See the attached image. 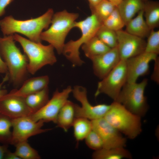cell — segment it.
I'll use <instances>...</instances> for the list:
<instances>
[{"label": "cell", "mask_w": 159, "mask_h": 159, "mask_svg": "<svg viewBox=\"0 0 159 159\" xmlns=\"http://www.w3.org/2000/svg\"><path fill=\"white\" fill-rule=\"evenodd\" d=\"M15 41L13 34L0 37V55L7 67L9 80L17 87L27 79L28 59Z\"/></svg>", "instance_id": "6da1fadb"}, {"label": "cell", "mask_w": 159, "mask_h": 159, "mask_svg": "<svg viewBox=\"0 0 159 159\" xmlns=\"http://www.w3.org/2000/svg\"><path fill=\"white\" fill-rule=\"evenodd\" d=\"M54 14L53 9L50 8L42 15L29 19L18 20L11 15L7 16L0 20V28L4 36L17 33L31 41L41 42V34L44 29L49 27Z\"/></svg>", "instance_id": "7a4b0ae2"}, {"label": "cell", "mask_w": 159, "mask_h": 159, "mask_svg": "<svg viewBox=\"0 0 159 159\" xmlns=\"http://www.w3.org/2000/svg\"><path fill=\"white\" fill-rule=\"evenodd\" d=\"M14 39L20 44L28 59L27 70L34 75L47 65H52L57 62L54 48L50 44L45 45L36 42L15 33Z\"/></svg>", "instance_id": "3957f363"}, {"label": "cell", "mask_w": 159, "mask_h": 159, "mask_svg": "<svg viewBox=\"0 0 159 159\" xmlns=\"http://www.w3.org/2000/svg\"><path fill=\"white\" fill-rule=\"evenodd\" d=\"M79 16L78 14L66 10L54 13L51 26L41 34V40L52 45L58 54H62L66 38Z\"/></svg>", "instance_id": "277c9868"}, {"label": "cell", "mask_w": 159, "mask_h": 159, "mask_svg": "<svg viewBox=\"0 0 159 159\" xmlns=\"http://www.w3.org/2000/svg\"><path fill=\"white\" fill-rule=\"evenodd\" d=\"M102 25V22L94 14H92L84 20L75 21L74 28L76 27L80 30L81 36L77 40H70L65 44L62 54L73 65L82 66L84 62L80 57V48L96 36Z\"/></svg>", "instance_id": "5b68a950"}, {"label": "cell", "mask_w": 159, "mask_h": 159, "mask_svg": "<svg viewBox=\"0 0 159 159\" xmlns=\"http://www.w3.org/2000/svg\"><path fill=\"white\" fill-rule=\"evenodd\" d=\"M110 105L103 117L128 138H136L142 132L141 117L131 112L117 102L114 101Z\"/></svg>", "instance_id": "8992f818"}, {"label": "cell", "mask_w": 159, "mask_h": 159, "mask_svg": "<svg viewBox=\"0 0 159 159\" xmlns=\"http://www.w3.org/2000/svg\"><path fill=\"white\" fill-rule=\"evenodd\" d=\"M148 80L144 79L139 83L126 82L115 101L121 104L128 110L140 117L146 114L148 109L144 95Z\"/></svg>", "instance_id": "52a82bcc"}, {"label": "cell", "mask_w": 159, "mask_h": 159, "mask_svg": "<svg viewBox=\"0 0 159 159\" xmlns=\"http://www.w3.org/2000/svg\"><path fill=\"white\" fill-rule=\"evenodd\" d=\"M127 78L125 60L121 59L109 73L98 82L95 96L104 94L115 101L127 82Z\"/></svg>", "instance_id": "ba28073f"}, {"label": "cell", "mask_w": 159, "mask_h": 159, "mask_svg": "<svg viewBox=\"0 0 159 159\" xmlns=\"http://www.w3.org/2000/svg\"><path fill=\"white\" fill-rule=\"evenodd\" d=\"M72 92L74 98L81 104H75L76 118L82 117L90 120L103 117L110 108L111 105L101 104L92 105L88 101L86 88L77 85L72 88Z\"/></svg>", "instance_id": "9c48e42d"}, {"label": "cell", "mask_w": 159, "mask_h": 159, "mask_svg": "<svg viewBox=\"0 0 159 159\" xmlns=\"http://www.w3.org/2000/svg\"><path fill=\"white\" fill-rule=\"evenodd\" d=\"M72 90L70 86L61 91L57 89L54 92L51 98L43 107L29 116L36 121L42 120L44 122H52L56 123L59 112L68 100Z\"/></svg>", "instance_id": "30bf717a"}, {"label": "cell", "mask_w": 159, "mask_h": 159, "mask_svg": "<svg viewBox=\"0 0 159 159\" xmlns=\"http://www.w3.org/2000/svg\"><path fill=\"white\" fill-rule=\"evenodd\" d=\"M12 137L10 144L27 141L28 139L34 135L50 130L51 129H42L44 122L40 120L36 121L29 116L12 119Z\"/></svg>", "instance_id": "8fae6325"}, {"label": "cell", "mask_w": 159, "mask_h": 159, "mask_svg": "<svg viewBox=\"0 0 159 159\" xmlns=\"http://www.w3.org/2000/svg\"><path fill=\"white\" fill-rule=\"evenodd\" d=\"M91 121L92 130L101 138L103 143V148L109 149L125 146L126 139L104 117Z\"/></svg>", "instance_id": "7c38bea8"}, {"label": "cell", "mask_w": 159, "mask_h": 159, "mask_svg": "<svg viewBox=\"0 0 159 159\" xmlns=\"http://www.w3.org/2000/svg\"><path fill=\"white\" fill-rule=\"evenodd\" d=\"M117 48L120 59L126 60L145 52L146 42L144 39L121 30L116 32Z\"/></svg>", "instance_id": "4fadbf2b"}, {"label": "cell", "mask_w": 159, "mask_h": 159, "mask_svg": "<svg viewBox=\"0 0 159 159\" xmlns=\"http://www.w3.org/2000/svg\"><path fill=\"white\" fill-rule=\"evenodd\" d=\"M158 57L157 54L144 52L125 60L127 82H136L139 77L147 74L149 71L150 62Z\"/></svg>", "instance_id": "5bb4252c"}, {"label": "cell", "mask_w": 159, "mask_h": 159, "mask_svg": "<svg viewBox=\"0 0 159 159\" xmlns=\"http://www.w3.org/2000/svg\"><path fill=\"white\" fill-rule=\"evenodd\" d=\"M0 113L11 119L28 116L32 112L24 97L7 93L0 98Z\"/></svg>", "instance_id": "9a60e30c"}, {"label": "cell", "mask_w": 159, "mask_h": 159, "mask_svg": "<svg viewBox=\"0 0 159 159\" xmlns=\"http://www.w3.org/2000/svg\"><path fill=\"white\" fill-rule=\"evenodd\" d=\"M92 64L94 74L102 80L117 65L121 60L117 47L90 59Z\"/></svg>", "instance_id": "2e32d148"}, {"label": "cell", "mask_w": 159, "mask_h": 159, "mask_svg": "<svg viewBox=\"0 0 159 159\" xmlns=\"http://www.w3.org/2000/svg\"><path fill=\"white\" fill-rule=\"evenodd\" d=\"M49 81L45 75L26 79L19 89H14L9 92L12 95L25 97L48 87Z\"/></svg>", "instance_id": "e0dca14e"}, {"label": "cell", "mask_w": 159, "mask_h": 159, "mask_svg": "<svg viewBox=\"0 0 159 159\" xmlns=\"http://www.w3.org/2000/svg\"><path fill=\"white\" fill-rule=\"evenodd\" d=\"M125 26V31L127 32L143 39L147 37L151 30L144 18L143 9L138 13L136 17L128 22Z\"/></svg>", "instance_id": "ac0fdd59"}, {"label": "cell", "mask_w": 159, "mask_h": 159, "mask_svg": "<svg viewBox=\"0 0 159 159\" xmlns=\"http://www.w3.org/2000/svg\"><path fill=\"white\" fill-rule=\"evenodd\" d=\"M75 118V103L68 100L59 111L56 124L66 132L72 126Z\"/></svg>", "instance_id": "d6986e66"}, {"label": "cell", "mask_w": 159, "mask_h": 159, "mask_svg": "<svg viewBox=\"0 0 159 159\" xmlns=\"http://www.w3.org/2000/svg\"><path fill=\"white\" fill-rule=\"evenodd\" d=\"M144 4L143 0H122L117 6L125 25L143 9Z\"/></svg>", "instance_id": "ffe728a7"}, {"label": "cell", "mask_w": 159, "mask_h": 159, "mask_svg": "<svg viewBox=\"0 0 159 159\" xmlns=\"http://www.w3.org/2000/svg\"><path fill=\"white\" fill-rule=\"evenodd\" d=\"M24 98L27 106L33 114L41 109L49 100L48 86Z\"/></svg>", "instance_id": "44dd1931"}, {"label": "cell", "mask_w": 159, "mask_h": 159, "mask_svg": "<svg viewBox=\"0 0 159 159\" xmlns=\"http://www.w3.org/2000/svg\"><path fill=\"white\" fill-rule=\"evenodd\" d=\"M144 11L145 20L151 30L159 26V3L157 1H149L144 2Z\"/></svg>", "instance_id": "7402d4cb"}, {"label": "cell", "mask_w": 159, "mask_h": 159, "mask_svg": "<svg viewBox=\"0 0 159 159\" xmlns=\"http://www.w3.org/2000/svg\"><path fill=\"white\" fill-rule=\"evenodd\" d=\"M94 159H121L124 158H131L132 156L124 147H117L111 148H103L95 151L92 155Z\"/></svg>", "instance_id": "603a6c76"}, {"label": "cell", "mask_w": 159, "mask_h": 159, "mask_svg": "<svg viewBox=\"0 0 159 159\" xmlns=\"http://www.w3.org/2000/svg\"><path fill=\"white\" fill-rule=\"evenodd\" d=\"M85 56L90 59L96 56L102 54L111 48L96 36L81 47Z\"/></svg>", "instance_id": "cb8c5ba5"}, {"label": "cell", "mask_w": 159, "mask_h": 159, "mask_svg": "<svg viewBox=\"0 0 159 159\" xmlns=\"http://www.w3.org/2000/svg\"><path fill=\"white\" fill-rule=\"evenodd\" d=\"M72 126L74 136L77 143L85 140L92 130L91 120L84 117L76 118Z\"/></svg>", "instance_id": "d4e9b609"}, {"label": "cell", "mask_w": 159, "mask_h": 159, "mask_svg": "<svg viewBox=\"0 0 159 159\" xmlns=\"http://www.w3.org/2000/svg\"><path fill=\"white\" fill-rule=\"evenodd\" d=\"M14 152L20 159H40L41 157L38 152L32 148L27 141L19 142L14 145Z\"/></svg>", "instance_id": "484cf974"}, {"label": "cell", "mask_w": 159, "mask_h": 159, "mask_svg": "<svg viewBox=\"0 0 159 159\" xmlns=\"http://www.w3.org/2000/svg\"><path fill=\"white\" fill-rule=\"evenodd\" d=\"M96 36L110 48L117 47L118 44L116 32L102 25L97 31Z\"/></svg>", "instance_id": "4316f807"}, {"label": "cell", "mask_w": 159, "mask_h": 159, "mask_svg": "<svg viewBox=\"0 0 159 159\" xmlns=\"http://www.w3.org/2000/svg\"><path fill=\"white\" fill-rule=\"evenodd\" d=\"M116 6L107 0H102L98 4L90 9L102 23L110 15Z\"/></svg>", "instance_id": "83f0119b"}, {"label": "cell", "mask_w": 159, "mask_h": 159, "mask_svg": "<svg viewBox=\"0 0 159 159\" xmlns=\"http://www.w3.org/2000/svg\"><path fill=\"white\" fill-rule=\"evenodd\" d=\"M102 25L115 32L122 30L125 25L117 6L110 15L103 22Z\"/></svg>", "instance_id": "f1b7e54d"}, {"label": "cell", "mask_w": 159, "mask_h": 159, "mask_svg": "<svg viewBox=\"0 0 159 159\" xmlns=\"http://www.w3.org/2000/svg\"><path fill=\"white\" fill-rule=\"evenodd\" d=\"M12 119L0 113V142L10 143L12 137Z\"/></svg>", "instance_id": "f546056e"}, {"label": "cell", "mask_w": 159, "mask_h": 159, "mask_svg": "<svg viewBox=\"0 0 159 159\" xmlns=\"http://www.w3.org/2000/svg\"><path fill=\"white\" fill-rule=\"evenodd\" d=\"M147 38L145 52L158 55L159 54V31L151 30Z\"/></svg>", "instance_id": "4dcf8cb0"}, {"label": "cell", "mask_w": 159, "mask_h": 159, "mask_svg": "<svg viewBox=\"0 0 159 159\" xmlns=\"http://www.w3.org/2000/svg\"><path fill=\"white\" fill-rule=\"evenodd\" d=\"M87 146L95 151L103 148L102 141L99 135L92 130L85 139Z\"/></svg>", "instance_id": "1f68e13d"}, {"label": "cell", "mask_w": 159, "mask_h": 159, "mask_svg": "<svg viewBox=\"0 0 159 159\" xmlns=\"http://www.w3.org/2000/svg\"><path fill=\"white\" fill-rule=\"evenodd\" d=\"M154 68L151 77V79L157 83L159 82V60L158 57L154 61Z\"/></svg>", "instance_id": "d6a6232c"}, {"label": "cell", "mask_w": 159, "mask_h": 159, "mask_svg": "<svg viewBox=\"0 0 159 159\" xmlns=\"http://www.w3.org/2000/svg\"><path fill=\"white\" fill-rule=\"evenodd\" d=\"M14 0H0V17L5 13L6 7Z\"/></svg>", "instance_id": "836d02e7"}, {"label": "cell", "mask_w": 159, "mask_h": 159, "mask_svg": "<svg viewBox=\"0 0 159 159\" xmlns=\"http://www.w3.org/2000/svg\"><path fill=\"white\" fill-rule=\"evenodd\" d=\"M8 80H9V76L8 73H7L6 74L2 82L0 83V98L7 93V90L3 89L2 86L5 82Z\"/></svg>", "instance_id": "e575fe53"}, {"label": "cell", "mask_w": 159, "mask_h": 159, "mask_svg": "<svg viewBox=\"0 0 159 159\" xmlns=\"http://www.w3.org/2000/svg\"><path fill=\"white\" fill-rule=\"evenodd\" d=\"M0 73L6 74L8 73V69L5 63L0 55Z\"/></svg>", "instance_id": "d590c367"}, {"label": "cell", "mask_w": 159, "mask_h": 159, "mask_svg": "<svg viewBox=\"0 0 159 159\" xmlns=\"http://www.w3.org/2000/svg\"><path fill=\"white\" fill-rule=\"evenodd\" d=\"M8 150L7 146L0 145V159H5Z\"/></svg>", "instance_id": "8d00e7d4"}, {"label": "cell", "mask_w": 159, "mask_h": 159, "mask_svg": "<svg viewBox=\"0 0 159 159\" xmlns=\"http://www.w3.org/2000/svg\"><path fill=\"white\" fill-rule=\"evenodd\" d=\"M5 159H20L15 153L14 152L12 153L8 150Z\"/></svg>", "instance_id": "74e56055"}, {"label": "cell", "mask_w": 159, "mask_h": 159, "mask_svg": "<svg viewBox=\"0 0 159 159\" xmlns=\"http://www.w3.org/2000/svg\"><path fill=\"white\" fill-rule=\"evenodd\" d=\"M102 0H87L90 9L94 8Z\"/></svg>", "instance_id": "f35d334b"}, {"label": "cell", "mask_w": 159, "mask_h": 159, "mask_svg": "<svg viewBox=\"0 0 159 159\" xmlns=\"http://www.w3.org/2000/svg\"><path fill=\"white\" fill-rule=\"evenodd\" d=\"M112 3L116 6H117L122 0H107Z\"/></svg>", "instance_id": "ab89813d"}, {"label": "cell", "mask_w": 159, "mask_h": 159, "mask_svg": "<svg viewBox=\"0 0 159 159\" xmlns=\"http://www.w3.org/2000/svg\"><path fill=\"white\" fill-rule=\"evenodd\" d=\"M143 0V1L144 2H145V1H147L148 0Z\"/></svg>", "instance_id": "60d3db41"}]
</instances>
